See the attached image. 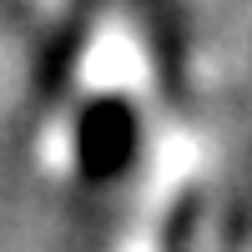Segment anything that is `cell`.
<instances>
[{
	"label": "cell",
	"mask_w": 252,
	"mask_h": 252,
	"mask_svg": "<svg viewBox=\"0 0 252 252\" xmlns=\"http://www.w3.org/2000/svg\"><path fill=\"white\" fill-rule=\"evenodd\" d=\"M136 111L121 96H96L76 116V166L86 182H116L136 157Z\"/></svg>",
	"instance_id": "obj_1"
}]
</instances>
